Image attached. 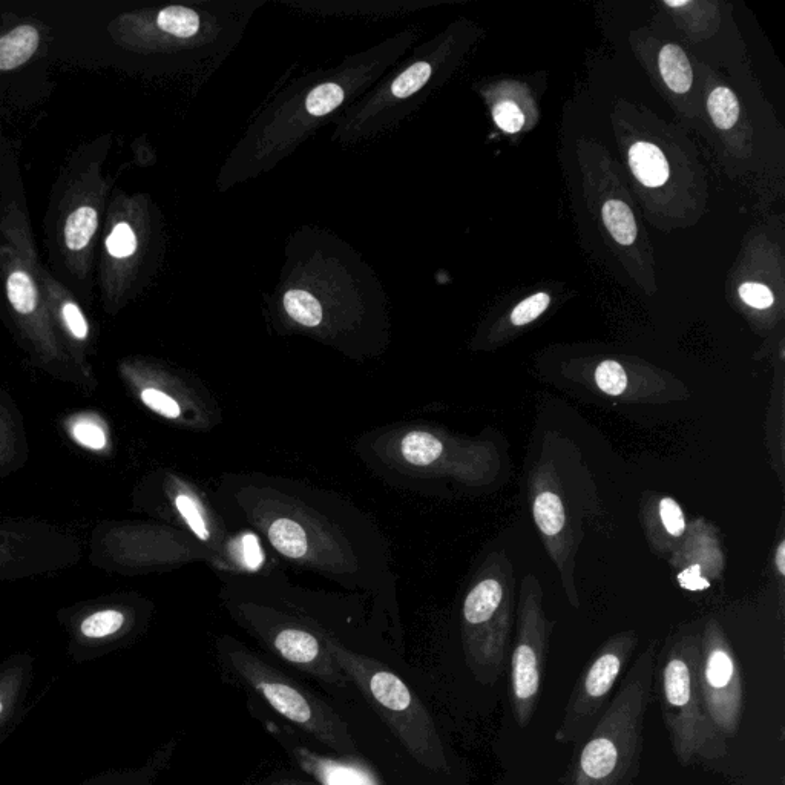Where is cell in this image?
I'll list each match as a JSON object with an SVG mask.
<instances>
[{"label":"cell","instance_id":"cell-25","mask_svg":"<svg viewBox=\"0 0 785 785\" xmlns=\"http://www.w3.org/2000/svg\"><path fill=\"white\" fill-rule=\"evenodd\" d=\"M137 247V235L131 224L128 221H117L105 240L106 255L114 261L128 260L137 252Z\"/></svg>","mask_w":785,"mask_h":785},{"label":"cell","instance_id":"cell-37","mask_svg":"<svg viewBox=\"0 0 785 785\" xmlns=\"http://www.w3.org/2000/svg\"><path fill=\"white\" fill-rule=\"evenodd\" d=\"M775 565L776 569H778L779 574L784 577L785 575V543H779L778 549H776V557H775Z\"/></svg>","mask_w":785,"mask_h":785},{"label":"cell","instance_id":"cell-36","mask_svg":"<svg viewBox=\"0 0 785 785\" xmlns=\"http://www.w3.org/2000/svg\"><path fill=\"white\" fill-rule=\"evenodd\" d=\"M678 582H680L681 588L687 589V591H704L710 586L709 580L703 577L701 565H697V563L680 572Z\"/></svg>","mask_w":785,"mask_h":785},{"label":"cell","instance_id":"cell-32","mask_svg":"<svg viewBox=\"0 0 785 785\" xmlns=\"http://www.w3.org/2000/svg\"><path fill=\"white\" fill-rule=\"evenodd\" d=\"M660 519L669 536L681 537L684 531H686V519H684L683 510L671 497H663L661 499Z\"/></svg>","mask_w":785,"mask_h":785},{"label":"cell","instance_id":"cell-20","mask_svg":"<svg viewBox=\"0 0 785 785\" xmlns=\"http://www.w3.org/2000/svg\"><path fill=\"white\" fill-rule=\"evenodd\" d=\"M269 540L276 551L289 559H301L309 551L306 531L293 520H275L269 528Z\"/></svg>","mask_w":785,"mask_h":785},{"label":"cell","instance_id":"cell-9","mask_svg":"<svg viewBox=\"0 0 785 785\" xmlns=\"http://www.w3.org/2000/svg\"><path fill=\"white\" fill-rule=\"evenodd\" d=\"M628 42L658 94L683 123L681 126L706 132L709 126L692 56L680 43L658 36L651 28L631 31Z\"/></svg>","mask_w":785,"mask_h":785},{"label":"cell","instance_id":"cell-6","mask_svg":"<svg viewBox=\"0 0 785 785\" xmlns=\"http://www.w3.org/2000/svg\"><path fill=\"white\" fill-rule=\"evenodd\" d=\"M513 621V571L505 557L497 556L494 571L470 589L464 603L465 654L482 686H494L505 671Z\"/></svg>","mask_w":785,"mask_h":785},{"label":"cell","instance_id":"cell-28","mask_svg":"<svg viewBox=\"0 0 785 785\" xmlns=\"http://www.w3.org/2000/svg\"><path fill=\"white\" fill-rule=\"evenodd\" d=\"M344 100V91L336 83H326L310 92L306 100V109L315 117L329 114L338 108Z\"/></svg>","mask_w":785,"mask_h":785},{"label":"cell","instance_id":"cell-29","mask_svg":"<svg viewBox=\"0 0 785 785\" xmlns=\"http://www.w3.org/2000/svg\"><path fill=\"white\" fill-rule=\"evenodd\" d=\"M125 623L123 614L117 611H102L92 614L82 623V632L89 638H102L119 631Z\"/></svg>","mask_w":785,"mask_h":785},{"label":"cell","instance_id":"cell-2","mask_svg":"<svg viewBox=\"0 0 785 785\" xmlns=\"http://www.w3.org/2000/svg\"><path fill=\"white\" fill-rule=\"evenodd\" d=\"M655 655L657 644L652 643L635 661L602 718L580 743L563 785H634L641 769Z\"/></svg>","mask_w":785,"mask_h":785},{"label":"cell","instance_id":"cell-26","mask_svg":"<svg viewBox=\"0 0 785 785\" xmlns=\"http://www.w3.org/2000/svg\"><path fill=\"white\" fill-rule=\"evenodd\" d=\"M433 74V66L427 62H418L405 69L404 73L391 83V92L398 99L413 96L419 89L424 88Z\"/></svg>","mask_w":785,"mask_h":785},{"label":"cell","instance_id":"cell-23","mask_svg":"<svg viewBox=\"0 0 785 785\" xmlns=\"http://www.w3.org/2000/svg\"><path fill=\"white\" fill-rule=\"evenodd\" d=\"M284 309L301 326L316 327L322 321V307L315 296L304 290H289L284 296Z\"/></svg>","mask_w":785,"mask_h":785},{"label":"cell","instance_id":"cell-16","mask_svg":"<svg viewBox=\"0 0 785 785\" xmlns=\"http://www.w3.org/2000/svg\"><path fill=\"white\" fill-rule=\"evenodd\" d=\"M660 7L683 31L686 39H689L694 45L717 36L723 27L724 14L721 11L720 2H709V0L669 2V0H663L660 2Z\"/></svg>","mask_w":785,"mask_h":785},{"label":"cell","instance_id":"cell-39","mask_svg":"<svg viewBox=\"0 0 785 785\" xmlns=\"http://www.w3.org/2000/svg\"><path fill=\"white\" fill-rule=\"evenodd\" d=\"M0 712H2V701H0Z\"/></svg>","mask_w":785,"mask_h":785},{"label":"cell","instance_id":"cell-22","mask_svg":"<svg viewBox=\"0 0 785 785\" xmlns=\"http://www.w3.org/2000/svg\"><path fill=\"white\" fill-rule=\"evenodd\" d=\"M157 25L165 33L181 39H189L200 30V17L189 8L168 7L158 13Z\"/></svg>","mask_w":785,"mask_h":785},{"label":"cell","instance_id":"cell-13","mask_svg":"<svg viewBox=\"0 0 785 785\" xmlns=\"http://www.w3.org/2000/svg\"><path fill=\"white\" fill-rule=\"evenodd\" d=\"M729 289L756 318L781 313L784 299L782 252L766 234L752 235L730 275Z\"/></svg>","mask_w":785,"mask_h":785},{"label":"cell","instance_id":"cell-31","mask_svg":"<svg viewBox=\"0 0 785 785\" xmlns=\"http://www.w3.org/2000/svg\"><path fill=\"white\" fill-rule=\"evenodd\" d=\"M175 506H177L181 517L188 523L189 528L194 531L195 536L200 540H209L211 534H209L206 522H204L203 516H201L200 506L197 505V502L192 497L186 496V494H180L175 499Z\"/></svg>","mask_w":785,"mask_h":785},{"label":"cell","instance_id":"cell-8","mask_svg":"<svg viewBox=\"0 0 785 785\" xmlns=\"http://www.w3.org/2000/svg\"><path fill=\"white\" fill-rule=\"evenodd\" d=\"M551 632L539 582L533 575H526L520 589L516 644L511 654V709L519 727L531 724L542 697Z\"/></svg>","mask_w":785,"mask_h":785},{"label":"cell","instance_id":"cell-7","mask_svg":"<svg viewBox=\"0 0 785 785\" xmlns=\"http://www.w3.org/2000/svg\"><path fill=\"white\" fill-rule=\"evenodd\" d=\"M229 666L244 687L260 695L269 706L307 735L341 756H358L349 726L326 701L263 661L235 652Z\"/></svg>","mask_w":785,"mask_h":785},{"label":"cell","instance_id":"cell-18","mask_svg":"<svg viewBox=\"0 0 785 785\" xmlns=\"http://www.w3.org/2000/svg\"><path fill=\"white\" fill-rule=\"evenodd\" d=\"M40 46V33L34 25L23 23L0 37V71H14L33 59Z\"/></svg>","mask_w":785,"mask_h":785},{"label":"cell","instance_id":"cell-21","mask_svg":"<svg viewBox=\"0 0 785 785\" xmlns=\"http://www.w3.org/2000/svg\"><path fill=\"white\" fill-rule=\"evenodd\" d=\"M401 453L408 464L428 467L444 454V444L439 437L425 431H411L402 439Z\"/></svg>","mask_w":785,"mask_h":785},{"label":"cell","instance_id":"cell-5","mask_svg":"<svg viewBox=\"0 0 785 785\" xmlns=\"http://www.w3.org/2000/svg\"><path fill=\"white\" fill-rule=\"evenodd\" d=\"M333 655L350 683L355 684L376 715L387 724L408 755L425 769L434 773H450L436 723L413 690L393 672L349 652L338 651L332 644Z\"/></svg>","mask_w":785,"mask_h":785},{"label":"cell","instance_id":"cell-4","mask_svg":"<svg viewBox=\"0 0 785 785\" xmlns=\"http://www.w3.org/2000/svg\"><path fill=\"white\" fill-rule=\"evenodd\" d=\"M700 663V637L681 635L667 646L658 674L664 724L675 758L684 767L695 761H720L727 753L726 738L707 713Z\"/></svg>","mask_w":785,"mask_h":785},{"label":"cell","instance_id":"cell-15","mask_svg":"<svg viewBox=\"0 0 785 785\" xmlns=\"http://www.w3.org/2000/svg\"><path fill=\"white\" fill-rule=\"evenodd\" d=\"M485 99L490 106L494 123L505 134H522L533 129L539 122V106L533 92L525 83L500 80L488 88Z\"/></svg>","mask_w":785,"mask_h":785},{"label":"cell","instance_id":"cell-30","mask_svg":"<svg viewBox=\"0 0 785 785\" xmlns=\"http://www.w3.org/2000/svg\"><path fill=\"white\" fill-rule=\"evenodd\" d=\"M56 296L59 298V315L68 332L79 341L88 338L89 324L79 304L66 296Z\"/></svg>","mask_w":785,"mask_h":785},{"label":"cell","instance_id":"cell-11","mask_svg":"<svg viewBox=\"0 0 785 785\" xmlns=\"http://www.w3.org/2000/svg\"><path fill=\"white\" fill-rule=\"evenodd\" d=\"M700 681L713 726L724 738L740 732L744 686L740 664L717 620H710L700 637Z\"/></svg>","mask_w":785,"mask_h":785},{"label":"cell","instance_id":"cell-1","mask_svg":"<svg viewBox=\"0 0 785 785\" xmlns=\"http://www.w3.org/2000/svg\"><path fill=\"white\" fill-rule=\"evenodd\" d=\"M609 119L646 220L664 234L697 226L707 212L709 178L686 128L626 99L615 100Z\"/></svg>","mask_w":785,"mask_h":785},{"label":"cell","instance_id":"cell-10","mask_svg":"<svg viewBox=\"0 0 785 785\" xmlns=\"http://www.w3.org/2000/svg\"><path fill=\"white\" fill-rule=\"evenodd\" d=\"M637 644L634 632H621L598 649L572 689L562 721L554 733L559 744H580L592 732L612 701L618 678Z\"/></svg>","mask_w":785,"mask_h":785},{"label":"cell","instance_id":"cell-33","mask_svg":"<svg viewBox=\"0 0 785 785\" xmlns=\"http://www.w3.org/2000/svg\"><path fill=\"white\" fill-rule=\"evenodd\" d=\"M142 401L155 413L168 419H177L181 414L180 405L171 396L166 395L157 388H146L142 391Z\"/></svg>","mask_w":785,"mask_h":785},{"label":"cell","instance_id":"cell-34","mask_svg":"<svg viewBox=\"0 0 785 785\" xmlns=\"http://www.w3.org/2000/svg\"><path fill=\"white\" fill-rule=\"evenodd\" d=\"M238 557L241 565L250 571H257L263 565L264 557L261 552L260 542L252 534H244L240 539V546L237 548Z\"/></svg>","mask_w":785,"mask_h":785},{"label":"cell","instance_id":"cell-24","mask_svg":"<svg viewBox=\"0 0 785 785\" xmlns=\"http://www.w3.org/2000/svg\"><path fill=\"white\" fill-rule=\"evenodd\" d=\"M551 303V293L543 292V290L526 296L510 310L506 316V324L510 329H523V327L537 321L549 309Z\"/></svg>","mask_w":785,"mask_h":785},{"label":"cell","instance_id":"cell-38","mask_svg":"<svg viewBox=\"0 0 785 785\" xmlns=\"http://www.w3.org/2000/svg\"><path fill=\"white\" fill-rule=\"evenodd\" d=\"M272 785H312L309 782L296 781V779H286V781L275 782Z\"/></svg>","mask_w":785,"mask_h":785},{"label":"cell","instance_id":"cell-3","mask_svg":"<svg viewBox=\"0 0 785 785\" xmlns=\"http://www.w3.org/2000/svg\"><path fill=\"white\" fill-rule=\"evenodd\" d=\"M575 154L583 197L605 243L635 286L644 295H655L658 286L654 250L625 171L595 138H580Z\"/></svg>","mask_w":785,"mask_h":785},{"label":"cell","instance_id":"cell-17","mask_svg":"<svg viewBox=\"0 0 785 785\" xmlns=\"http://www.w3.org/2000/svg\"><path fill=\"white\" fill-rule=\"evenodd\" d=\"M100 223V209L96 201L77 204L63 220V247L69 257L82 258L96 237Z\"/></svg>","mask_w":785,"mask_h":785},{"label":"cell","instance_id":"cell-14","mask_svg":"<svg viewBox=\"0 0 785 785\" xmlns=\"http://www.w3.org/2000/svg\"><path fill=\"white\" fill-rule=\"evenodd\" d=\"M269 729L278 736L293 761L321 785H382L375 772L358 756H322L299 743L292 730L283 729L270 721Z\"/></svg>","mask_w":785,"mask_h":785},{"label":"cell","instance_id":"cell-35","mask_svg":"<svg viewBox=\"0 0 785 785\" xmlns=\"http://www.w3.org/2000/svg\"><path fill=\"white\" fill-rule=\"evenodd\" d=\"M73 433L77 442L91 448V450H102L106 445L105 431L99 425L91 424V422H80L74 427Z\"/></svg>","mask_w":785,"mask_h":785},{"label":"cell","instance_id":"cell-12","mask_svg":"<svg viewBox=\"0 0 785 785\" xmlns=\"http://www.w3.org/2000/svg\"><path fill=\"white\" fill-rule=\"evenodd\" d=\"M703 94L707 126L717 135L729 163H749L755 154V135L749 114L740 97L718 71L692 56Z\"/></svg>","mask_w":785,"mask_h":785},{"label":"cell","instance_id":"cell-27","mask_svg":"<svg viewBox=\"0 0 785 785\" xmlns=\"http://www.w3.org/2000/svg\"><path fill=\"white\" fill-rule=\"evenodd\" d=\"M595 384L608 396H621L628 388V373L617 361H603L595 370Z\"/></svg>","mask_w":785,"mask_h":785},{"label":"cell","instance_id":"cell-19","mask_svg":"<svg viewBox=\"0 0 785 785\" xmlns=\"http://www.w3.org/2000/svg\"><path fill=\"white\" fill-rule=\"evenodd\" d=\"M533 516L537 528L542 531L546 539L556 542L563 536L566 529V511L562 499L554 491L540 490L534 497Z\"/></svg>","mask_w":785,"mask_h":785}]
</instances>
